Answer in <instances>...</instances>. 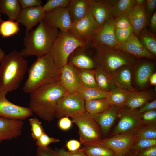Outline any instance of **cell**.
<instances>
[{
    "label": "cell",
    "instance_id": "1",
    "mask_svg": "<svg viewBox=\"0 0 156 156\" xmlns=\"http://www.w3.org/2000/svg\"><path fill=\"white\" fill-rule=\"evenodd\" d=\"M67 94L58 83L43 85L30 93L29 107L39 117L51 122L55 118L59 100Z\"/></svg>",
    "mask_w": 156,
    "mask_h": 156
},
{
    "label": "cell",
    "instance_id": "2",
    "mask_svg": "<svg viewBox=\"0 0 156 156\" xmlns=\"http://www.w3.org/2000/svg\"><path fill=\"white\" fill-rule=\"evenodd\" d=\"M60 31L42 20L35 29L25 34V47L19 52L20 54L24 58L33 56L37 58L49 53Z\"/></svg>",
    "mask_w": 156,
    "mask_h": 156
},
{
    "label": "cell",
    "instance_id": "3",
    "mask_svg": "<svg viewBox=\"0 0 156 156\" xmlns=\"http://www.w3.org/2000/svg\"><path fill=\"white\" fill-rule=\"evenodd\" d=\"M28 76L22 90L26 93L43 85L58 83L60 70L50 53L37 57L28 70Z\"/></svg>",
    "mask_w": 156,
    "mask_h": 156
},
{
    "label": "cell",
    "instance_id": "4",
    "mask_svg": "<svg viewBox=\"0 0 156 156\" xmlns=\"http://www.w3.org/2000/svg\"><path fill=\"white\" fill-rule=\"evenodd\" d=\"M27 67V61L17 51L5 54L0 62V89L8 93L18 89Z\"/></svg>",
    "mask_w": 156,
    "mask_h": 156
},
{
    "label": "cell",
    "instance_id": "5",
    "mask_svg": "<svg viewBox=\"0 0 156 156\" xmlns=\"http://www.w3.org/2000/svg\"><path fill=\"white\" fill-rule=\"evenodd\" d=\"M89 44L70 30L60 31L49 53L60 70L67 63L69 56L75 49L80 47L88 46Z\"/></svg>",
    "mask_w": 156,
    "mask_h": 156
},
{
    "label": "cell",
    "instance_id": "6",
    "mask_svg": "<svg viewBox=\"0 0 156 156\" xmlns=\"http://www.w3.org/2000/svg\"><path fill=\"white\" fill-rule=\"evenodd\" d=\"M92 44L99 65L111 76L120 67L126 65L134 66L137 62L136 58L122 51L100 44Z\"/></svg>",
    "mask_w": 156,
    "mask_h": 156
},
{
    "label": "cell",
    "instance_id": "7",
    "mask_svg": "<svg viewBox=\"0 0 156 156\" xmlns=\"http://www.w3.org/2000/svg\"><path fill=\"white\" fill-rule=\"evenodd\" d=\"M71 118L78 128L79 140L83 146L97 143L102 139L99 126L87 112Z\"/></svg>",
    "mask_w": 156,
    "mask_h": 156
},
{
    "label": "cell",
    "instance_id": "8",
    "mask_svg": "<svg viewBox=\"0 0 156 156\" xmlns=\"http://www.w3.org/2000/svg\"><path fill=\"white\" fill-rule=\"evenodd\" d=\"M85 101L77 92L67 94L59 100L55 118L75 117L85 112Z\"/></svg>",
    "mask_w": 156,
    "mask_h": 156
},
{
    "label": "cell",
    "instance_id": "9",
    "mask_svg": "<svg viewBox=\"0 0 156 156\" xmlns=\"http://www.w3.org/2000/svg\"><path fill=\"white\" fill-rule=\"evenodd\" d=\"M118 117L119 121L114 129L112 135L119 134H135L143 125L140 118V114L136 109L125 107L121 108Z\"/></svg>",
    "mask_w": 156,
    "mask_h": 156
},
{
    "label": "cell",
    "instance_id": "10",
    "mask_svg": "<svg viewBox=\"0 0 156 156\" xmlns=\"http://www.w3.org/2000/svg\"><path fill=\"white\" fill-rule=\"evenodd\" d=\"M8 92L0 89V118L23 120L32 116L33 113L29 107L14 104L6 98Z\"/></svg>",
    "mask_w": 156,
    "mask_h": 156
},
{
    "label": "cell",
    "instance_id": "11",
    "mask_svg": "<svg viewBox=\"0 0 156 156\" xmlns=\"http://www.w3.org/2000/svg\"><path fill=\"white\" fill-rule=\"evenodd\" d=\"M138 139L135 134H119L98 142L110 149L116 156H125L131 151L134 143Z\"/></svg>",
    "mask_w": 156,
    "mask_h": 156
},
{
    "label": "cell",
    "instance_id": "12",
    "mask_svg": "<svg viewBox=\"0 0 156 156\" xmlns=\"http://www.w3.org/2000/svg\"><path fill=\"white\" fill-rule=\"evenodd\" d=\"M59 70L58 83L67 94L77 92L83 86L77 69L71 64L67 63Z\"/></svg>",
    "mask_w": 156,
    "mask_h": 156
},
{
    "label": "cell",
    "instance_id": "13",
    "mask_svg": "<svg viewBox=\"0 0 156 156\" xmlns=\"http://www.w3.org/2000/svg\"><path fill=\"white\" fill-rule=\"evenodd\" d=\"M98 29L89 11L83 18L73 23L70 30L90 43H92Z\"/></svg>",
    "mask_w": 156,
    "mask_h": 156
},
{
    "label": "cell",
    "instance_id": "14",
    "mask_svg": "<svg viewBox=\"0 0 156 156\" xmlns=\"http://www.w3.org/2000/svg\"><path fill=\"white\" fill-rule=\"evenodd\" d=\"M43 19L61 31L70 30L73 23L67 7L57 8L45 13Z\"/></svg>",
    "mask_w": 156,
    "mask_h": 156
},
{
    "label": "cell",
    "instance_id": "15",
    "mask_svg": "<svg viewBox=\"0 0 156 156\" xmlns=\"http://www.w3.org/2000/svg\"><path fill=\"white\" fill-rule=\"evenodd\" d=\"M115 18L111 16L99 28L92 43L103 44L116 49L119 44L116 37Z\"/></svg>",
    "mask_w": 156,
    "mask_h": 156
},
{
    "label": "cell",
    "instance_id": "16",
    "mask_svg": "<svg viewBox=\"0 0 156 156\" xmlns=\"http://www.w3.org/2000/svg\"><path fill=\"white\" fill-rule=\"evenodd\" d=\"M45 13L42 5L21 9L16 21L25 27L26 34L43 20Z\"/></svg>",
    "mask_w": 156,
    "mask_h": 156
},
{
    "label": "cell",
    "instance_id": "17",
    "mask_svg": "<svg viewBox=\"0 0 156 156\" xmlns=\"http://www.w3.org/2000/svg\"><path fill=\"white\" fill-rule=\"evenodd\" d=\"M88 46L75 49L69 56L67 63L78 69H94L99 65L96 56L94 59L90 55L87 49Z\"/></svg>",
    "mask_w": 156,
    "mask_h": 156
},
{
    "label": "cell",
    "instance_id": "18",
    "mask_svg": "<svg viewBox=\"0 0 156 156\" xmlns=\"http://www.w3.org/2000/svg\"><path fill=\"white\" fill-rule=\"evenodd\" d=\"M116 49L122 51L137 58L145 57L151 59H155V56L142 45L138 36L133 33L124 42L119 44Z\"/></svg>",
    "mask_w": 156,
    "mask_h": 156
},
{
    "label": "cell",
    "instance_id": "19",
    "mask_svg": "<svg viewBox=\"0 0 156 156\" xmlns=\"http://www.w3.org/2000/svg\"><path fill=\"white\" fill-rule=\"evenodd\" d=\"M112 0H90L89 11L99 28L111 17Z\"/></svg>",
    "mask_w": 156,
    "mask_h": 156
},
{
    "label": "cell",
    "instance_id": "20",
    "mask_svg": "<svg viewBox=\"0 0 156 156\" xmlns=\"http://www.w3.org/2000/svg\"><path fill=\"white\" fill-rule=\"evenodd\" d=\"M145 5L135 4L127 14L130 20L133 33L137 36L143 32L149 20Z\"/></svg>",
    "mask_w": 156,
    "mask_h": 156
},
{
    "label": "cell",
    "instance_id": "21",
    "mask_svg": "<svg viewBox=\"0 0 156 156\" xmlns=\"http://www.w3.org/2000/svg\"><path fill=\"white\" fill-rule=\"evenodd\" d=\"M23 125V120L0 118V142L20 136Z\"/></svg>",
    "mask_w": 156,
    "mask_h": 156
},
{
    "label": "cell",
    "instance_id": "22",
    "mask_svg": "<svg viewBox=\"0 0 156 156\" xmlns=\"http://www.w3.org/2000/svg\"><path fill=\"white\" fill-rule=\"evenodd\" d=\"M120 109L117 106L112 105L105 111L92 116L103 134L105 135L109 131L118 117Z\"/></svg>",
    "mask_w": 156,
    "mask_h": 156
},
{
    "label": "cell",
    "instance_id": "23",
    "mask_svg": "<svg viewBox=\"0 0 156 156\" xmlns=\"http://www.w3.org/2000/svg\"><path fill=\"white\" fill-rule=\"evenodd\" d=\"M134 66H124L117 69L112 75L114 85L131 92L137 90L132 83V70Z\"/></svg>",
    "mask_w": 156,
    "mask_h": 156
},
{
    "label": "cell",
    "instance_id": "24",
    "mask_svg": "<svg viewBox=\"0 0 156 156\" xmlns=\"http://www.w3.org/2000/svg\"><path fill=\"white\" fill-rule=\"evenodd\" d=\"M154 66L149 62H137L133 66L135 68V80L137 85L140 88L146 86L149 82L151 76L153 73Z\"/></svg>",
    "mask_w": 156,
    "mask_h": 156
},
{
    "label": "cell",
    "instance_id": "25",
    "mask_svg": "<svg viewBox=\"0 0 156 156\" xmlns=\"http://www.w3.org/2000/svg\"><path fill=\"white\" fill-rule=\"evenodd\" d=\"M90 0H70L67 7L73 23L85 16L89 12Z\"/></svg>",
    "mask_w": 156,
    "mask_h": 156
},
{
    "label": "cell",
    "instance_id": "26",
    "mask_svg": "<svg viewBox=\"0 0 156 156\" xmlns=\"http://www.w3.org/2000/svg\"><path fill=\"white\" fill-rule=\"evenodd\" d=\"M154 96L153 92L148 90L132 92L126 102L125 107L131 110L136 109L153 100Z\"/></svg>",
    "mask_w": 156,
    "mask_h": 156
},
{
    "label": "cell",
    "instance_id": "27",
    "mask_svg": "<svg viewBox=\"0 0 156 156\" xmlns=\"http://www.w3.org/2000/svg\"><path fill=\"white\" fill-rule=\"evenodd\" d=\"M131 92L114 86L108 92L107 98L111 105L122 108L125 107L126 102Z\"/></svg>",
    "mask_w": 156,
    "mask_h": 156
},
{
    "label": "cell",
    "instance_id": "28",
    "mask_svg": "<svg viewBox=\"0 0 156 156\" xmlns=\"http://www.w3.org/2000/svg\"><path fill=\"white\" fill-rule=\"evenodd\" d=\"M94 70L95 80L98 87L103 91L109 92L115 86L111 76L99 65Z\"/></svg>",
    "mask_w": 156,
    "mask_h": 156
},
{
    "label": "cell",
    "instance_id": "29",
    "mask_svg": "<svg viewBox=\"0 0 156 156\" xmlns=\"http://www.w3.org/2000/svg\"><path fill=\"white\" fill-rule=\"evenodd\" d=\"M21 8L18 0H0V11L8 19L16 21Z\"/></svg>",
    "mask_w": 156,
    "mask_h": 156
},
{
    "label": "cell",
    "instance_id": "30",
    "mask_svg": "<svg viewBox=\"0 0 156 156\" xmlns=\"http://www.w3.org/2000/svg\"><path fill=\"white\" fill-rule=\"evenodd\" d=\"M111 105L107 98L85 101L86 111L91 116L101 113Z\"/></svg>",
    "mask_w": 156,
    "mask_h": 156
},
{
    "label": "cell",
    "instance_id": "31",
    "mask_svg": "<svg viewBox=\"0 0 156 156\" xmlns=\"http://www.w3.org/2000/svg\"><path fill=\"white\" fill-rule=\"evenodd\" d=\"M111 16L116 18L127 14L135 5V0H112Z\"/></svg>",
    "mask_w": 156,
    "mask_h": 156
},
{
    "label": "cell",
    "instance_id": "32",
    "mask_svg": "<svg viewBox=\"0 0 156 156\" xmlns=\"http://www.w3.org/2000/svg\"><path fill=\"white\" fill-rule=\"evenodd\" d=\"M81 148L88 156H116L110 149L99 143L83 146Z\"/></svg>",
    "mask_w": 156,
    "mask_h": 156
},
{
    "label": "cell",
    "instance_id": "33",
    "mask_svg": "<svg viewBox=\"0 0 156 156\" xmlns=\"http://www.w3.org/2000/svg\"><path fill=\"white\" fill-rule=\"evenodd\" d=\"M85 101L107 98L108 92L98 88L86 87L83 86L77 92Z\"/></svg>",
    "mask_w": 156,
    "mask_h": 156
},
{
    "label": "cell",
    "instance_id": "34",
    "mask_svg": "<svg viewBox=\"0 0 156 156\" xmlns=\"http://www.w3.org/2000/svg\"><path fill=\"white\" fill-rule=\"evenodd\" d=\"M138 37L142 45L150 53L156 56V36L155 33L146 31L142 32Z\"/></svg>",
    "mask_w": 156,
    "mask_h": 156
},
{
    "label": "cell",
    "instance_id": "35",
    "mask_svg": "<svg viewBox=\"0 0 156 156\" xmlns=\"http://www.w3.org/2000/svg\"><path fill=\"white\" fill-rule=\"evenodd\" d=\"M20 28L19 23L15 21L8 19L0 23V35L3 38L8 37L17 34Z\"/></svg>",
    "mask_w": 156,
    "mask_h": 156
},
{
    "label": "cell",
    "instance_id": "36",
    "mask_svg": "<svg viewBox=\"0 0 156 156\" xmlns=\"http://www.w3.org/2000/svg\"><path fill=\"white\" fill-rule=\"evenodd\" d=\"M77 69L83 86L86 87L98 88L95 80L94 69H83L77 68Z\"/></svg>",
    "mask_w": 156,
    "mask_h": 156
},
{
    "label": "cell",
    "instance_id": "37",
    "mask_svg": "<svg viewBox=\"0 0 156 156\" xmlns=\"http://www.w3.org/2000/svg\"><path fill=\"white\" fill-rule=\"evenodd\" d=\"M138 138L156 139V124L142 125L136 132Z\"/></svg>",
    "mask_w": 156,
    "mask_h": 156
},
{
    "label": "cell",
    "instance_id": "38",
    "mask_svg": "<svg viewBox=\"0 0 156 156\" xmlns=\"http://www.w3.org/2000/svg\"><path fill=\"white\" fill-rule=\"evenodd\" d=\"M156 146V139L138 138L133 144L131 151L135 152Z\"/></svg>",
    "mask_w": 156,
    "mask_h": 156
},
{
    "label": "cell",
    "instance_id": "39",
    "mask_svg": "<svg viewBox=\"0 0 156 156\" xmlns=\"http://www.w3.org/2000/svg\"><path fill=\"white\" fill-rule=\"evenodd\" d=\"M29 121L31 126V135L33 140L36 141L45 132L42 123L36 118H31Z\"/></svg>",
    "mask_w": 156,
    "mask_h": 156
},
{
    "label": "cell",
    "instance_id": "40",
    "mask_svg": "<svg viewBox=\"0 0 156 156\" xmlns=\"http://www.w3.org/2000/svg\"><path fill=\"white\" fill-rule=\"evenodd\" d=\"M70 1V0H48L42 6L43 9L46 13L57 8H66Z\"/></svg>",
    "mask_w": 156,
    "mask_h": 156
},
{
    "label": "cell",
    "instance_id": "41",
    "mask_svg": "<svg viewBox=\"0 0 156 156\" xmlns=\"http://www.w3.org/2000/svg\"><path fill=\"white\" fill-rule=\"evenodd\" d=\"M36 145L38 148L45 149L49 146L51 144L60 141L58 139L49 137L45 132L36 141Z\"/></svg>",
    "mask_w": 156,
    "mask_h": 156
},
{
    "label": "cell",
    "instance_id": "42",
    "mask_svg": "<svg viewBox=\"0 0 156 156\" xmlns=\"http://www.w3.org/2000/svg\"><path fill=\"white\" fill-rule=\"evenodd\" d=\"M140 122L142 125L156 124V110L153 109L140 114Z\"/></svg>",
    "mask_w": 156,
    "mask_h": 156
},
{
    "label": "cell",
    "instance_id": "43",
    "mask_svg": "<svg viewBox=\"0 0 156 156\" xmlns=\"http://www.w3.org/2000/svg\"><path fill=\"white\" fill-rule=\"evenodd\" d=\"M115 33L117 41L120 44L125 41L133 33V29L131 26L123 29H115Z\"/></svg>",
    "mask_w": 156,
    "mask_h": 156
},
{
    "label": "cell",
    "instance_id": "44",
    "mask_svg": "<svg viewBox=\"0 0 156 156\" xmlns=\"http://www.w3.org/2000/svg\"><path fill=\"white\" fill-rule=\"evenodd\" d=\"M132 26L130 20L127 14L120 16L115 18V29H121Z\"/></svg>",
    "mask_w": 156,
    "mask_h": 156
},
{
    "label": "cell",
    "instance_id": "45",
    "mask_svg": "<svg viewBox=\"0 0 156 156\" xmlns=\"http://www.w3.org/2000/svg\"><path fill=\"white\" fill-rule=\"evenodd\" d=\"M59 156H88L81 148L74 151H66L63 148L56 150Z\"/></svg>",
    "mask_w": 156,
    "mask_h": 156
},
{
    "label": "cell",
    "instance_id": "46",
    "mask_svg": "<svg viewBox=\"0 0 156 156\" xmlns=\"http://www.w3.org/2000/svg\"><path fill=\"white\" fill-rule=\"evenodd\" d=\"M36 156H59L56 150L48 146L45 149L37 148Z\"/></svg>",
    "mask_w": 156,
    "mask_h": 156
},
{
    "label": "cell",
    "instance_id": "47",
    "mask_svg": "<svg viewBox=\"0 0 156 156\" xmlns=\"http://www.w3.org/2000/svg\"><path fill=\"white\" fill-rule=\"evenodd\" d=\"M21 9L32 8L41 5V0H18Z\"/></svg>",
    "mask_w": 156,
    "mask_h": 156
},
{
    "label": "cell",
    "instance_id": "48",
    "mask_svg": "<svg viewBox=\"0 0 156 156\" xmlns=\"http://www.w3.org/2000/svg\"><path fill=\"white\" fill-rule=\"evenodd\" d=\"M72 121L68 116H64L60 118L58 122V126L61 129L66 131L69 129L72 126Z\"/></svg>",
    "mask_w": 156,
    "mask_h": 156
},
{
    "label": "cell",
    "instance_id": "49",
    "mask_svg": "<svg viewBox=\"0 0 156 156\" xmlns=\"http://www.w3.org/2000/svg\"><path fill=\"white\" fill-rule=\"evenodd\" d=\"M156 7V0H146L145 8L146 11L148 19L150 18L153 14L155 12Z\"/></svg>",
    "mask_w": 156,
    "mask_h": 156
},
{
    "label": "cell",
    "instance_id": "50",
    "mask_svg": "<svg viewBox=\"0 0 156 156\" xmlns=\"http://www.w3.org/2000/svg\"><path fill=\"white\" fill-rule=\"evenodd\" d=\"M156 109V99H154L145 104L139 108V109L137 110V111L140 114L148 111L155 109Z\"/></svg>",
    "mask_w": 156,
    "mask_h": 156
},
{
    "label": "cell",
    "instance_id": "51",
    "mask_svg": "<svg viewBox=\"0 0 156 156\" xmlns=\"http://www.w3.org/2000/svg\"><path fill=\"white\" fill-rule=\"evenodd\" d=\"M134 153L137 156H156V146Z\"/></svg>",
    "mask_w": 156,
    "mask_h": 156
},
{
    "label": "cell",
    "instance_id": "52",
    "mask_svg": "<svg viewBox=\"0 0 156 156\" xmlns=\"http://www.w3.org/2000/svg\"><path fill=\"white\" fill-rule=\"evenodd\" d=\"M81 143L75 140H71L67 141L66 146L69 151H74L80 149Z\"/></svg>",
    "mask_w": 156,
    "mask_h": 156
},
{
    "label": "cell",
    "instance_id": "53",
    "mask_svg": "<svg viewBox=\"0 0 156 156\" xmlns=\"http://www.w3.org/2000/svg\"><path fill=\"white\" fill-rule=\"evenodd\" d=\"M149 27L152 32L155 33L156 31V12L155 11L151 17Z\"/></svg>",
    "mask_w": 156,
    "mask_h": 156
},
{
    "label": "cell",
    "instance_id": "54",
    "mask_svg": "<svg viewBox=\"0 0 156 156\" xmlns=\"http://www.w3.org/2000/svg\"><path fill=\"white\" fill-rule=\"evenodd\" d=\"M149 82L151 85H156V73H153L149 79Z\"/></svg>",
    "mask_w": 156,
    "mask_h": 156
},
{
    "label": "cell",
    "instance_id": "55",
    "mask_svg": "<svg viewBox=\"0 0 156 156\" xmlns=\"http://www.w3.org/2000/svg\"><path fill=\"white\" fill-rule=\"evenodd\" d=\"M146 0H135V4L138 5H144L145 4Z\"/></svg>",
    "mask_w": 156,
    "mask_h": 156
},
{
    "label": "cell",
    "instance_id": "56",
    "mask_svg": "<svg viewBox=\"0 0 156 156\" xmlns=\"http://www.w3.org/2000/svg\"><path fill=\"white\" fill-rule=\"evenodd\" d=\"M5 55V52L0 47V62Z\"/></svg>",
    "mask_w": 156,
    "mask_h": 156
},
{
    "label": "cell",
    "instance_id": "57",
    "mask_svg": "<svg viewBox=\"0 0 156 156\" xmlns=\"http://www.w3.org/2000/svg\"><path fill=\"white\" fill-rule=\"evenodd\" d=\"M125 156H137L133 152L130 151Z\"/></svg>",
    "mask_w": 156,
    "mask_h": 156
},
{
    "label": "cell",
    "instance_id": "58",
    "mask_svg": "<svg viewBox=\"0 0 156 156\" xmlns=\"http://www.w3.org/2000/svg\"><path fill=\"white\" fill-rule=\"evenodd\" d=\"M1 13L0 11V23L3 21L1 18Z\"/></svg>",
    "mask_w": 156,
    "mask_h": 156
}]
</instances>
